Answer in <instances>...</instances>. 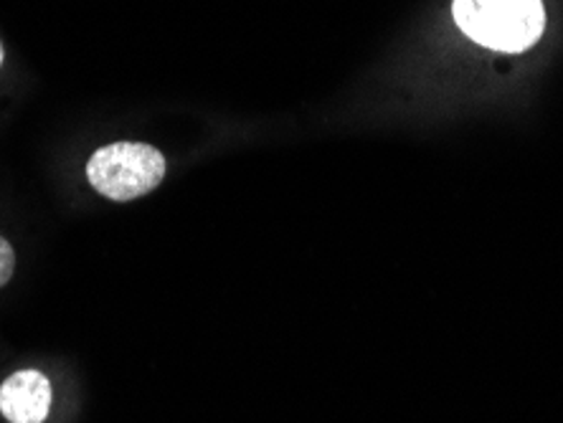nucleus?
Segmentation results:
<instances>
[{"label":"nucleus","mask_w":563,"mask_h":423,"mask_svg":"<svg viewBox=\"0 0 563 423\" xmlns=\"http://www.w3.org/2000/svg\"><path fill=\"white\" fill-rule=\"evenodd\" d=\"M454 21L477 44L498 52H523L541 38V0H454Z\"/></svg>","instance_id":"obj_1"},{"label":"nucleus","mask_w":563,"mask_h":423,"mask_svg":"<svg viewBox=\"0 0 563 423\" xmlns=\"http://www.w3.org/2000/svg\"><path fill=\"white\" fill-rule=\"evenodd\" d=\"M165 157L145 143H112L89 157L87 178L110 201H135L161 186Z\"/></svg>","instance_id":"obj_2"},{"label":"nucleus","mask_w":563,"mask_h":423,"mask_svg":"<svg viewBox=\"0 0 563 423\" xmlns=\"http://www.w3.org/2000/svg\"><path fill=\"white\" fill-rule=\"evenodd\" d=\"M52 409V383L38 370H21L0 386V413L11 423H44Z\"/></svg>","instance_id":"obj_3"},{"label":"nucleus","mask_w":563,"mask_h":423,"mask_svg":"<svg viewBox=\"0 0 563 423\" xmlns=\"http://www.w3.org/2000/svg\"><path fill=\"white\" fill-rule=\"evenodd\" d=\"M13 269H15V254H13V246L5 242L3 236H0V287H5L8 281L13 277Z\"/></svg>","instance_id":"obj_4"},{"label":"nucleus","mask_w":563,"mask_h":423,"mask_svg":"<svg viewBox=\"0 0 563 423\" xmlns=\"http://www.w3.org/2000/svg\"><path fill=\"white\" fill-rule=\"evenodd\" d=\"M0 64H3V46H0Z\"/></svg>","instance_id":"obj_5"}]
</instances>
